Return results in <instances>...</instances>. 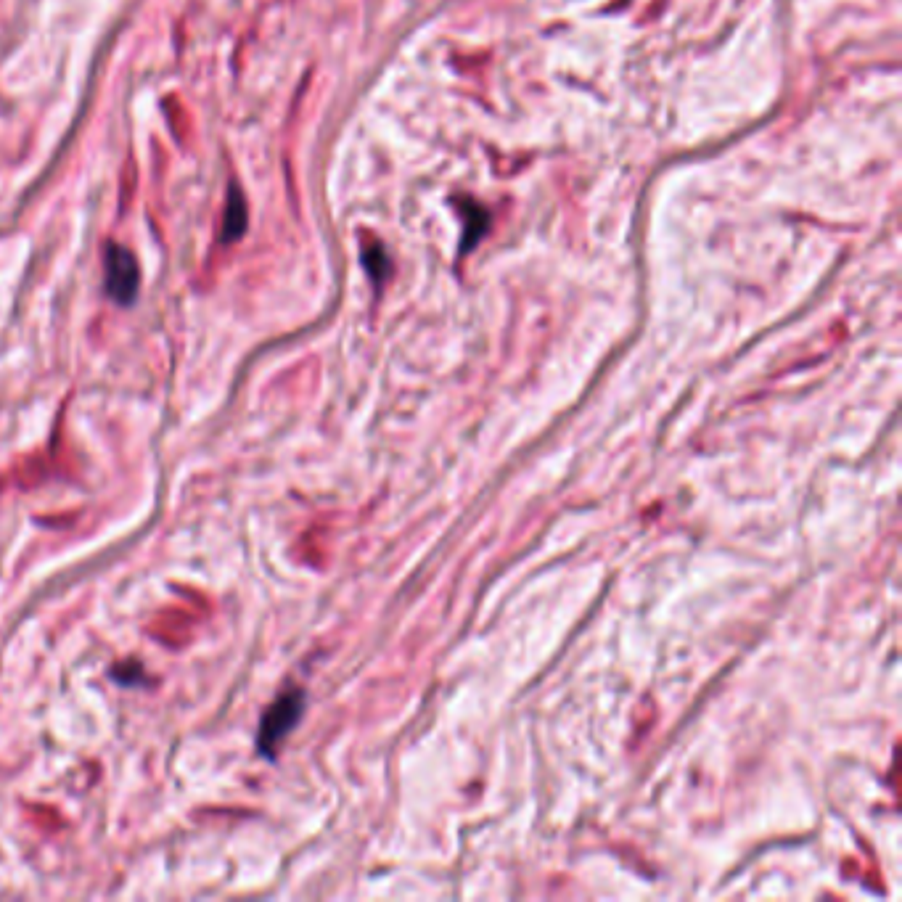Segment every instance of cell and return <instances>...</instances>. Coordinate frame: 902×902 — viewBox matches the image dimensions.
<instances>
[{"label": "cell", "instance_id": "obj_1", "mask_svg": "<svg viewBox=\"0 0 902 902\" xmlns=\"http://www.w3.org/2000/svg\"><path fill=\"white\" fill-rule=\"evenodd\" d=\"M302 712H305V694L302 691H289V694L278 696L270 704L268 712L262 715L260 733H257V749H260L262 757H268V760L276 757L284 738L302 720Z\"/></svg>", "mask_w": 902, "mask_h": 902}, {"label": "cell", "instance_id": "obj_2", "mask_svg": "<svg viewBox=\"0 0 902 902\" xmlns=\"http://www.w3.org/2000/svg\"><path fill=\"white\" fill-rule=\"evenodd\" d=\"M106 294L117 302V305H133L138 284H141V273H138V262L133 252L120 244H106Z\"/></svg>", "mask_w": 902, "mask_h": 902}, {"label": "cell", "instance_id": "obj_3", "mask_svg": "<svg viewBox=\"0 0 902 902\" xmlns=\"http://www.w3.org/2000/svg\"><path fill=\"white\" fill-rule=\"evenodd\" d=\"M246 225V204L244 196L236 186L231 188V196H228V217H225V241L239 239L244 233Z\"/></svg>", "mask_w": 902, "mask_h": 902}]
</instances>
